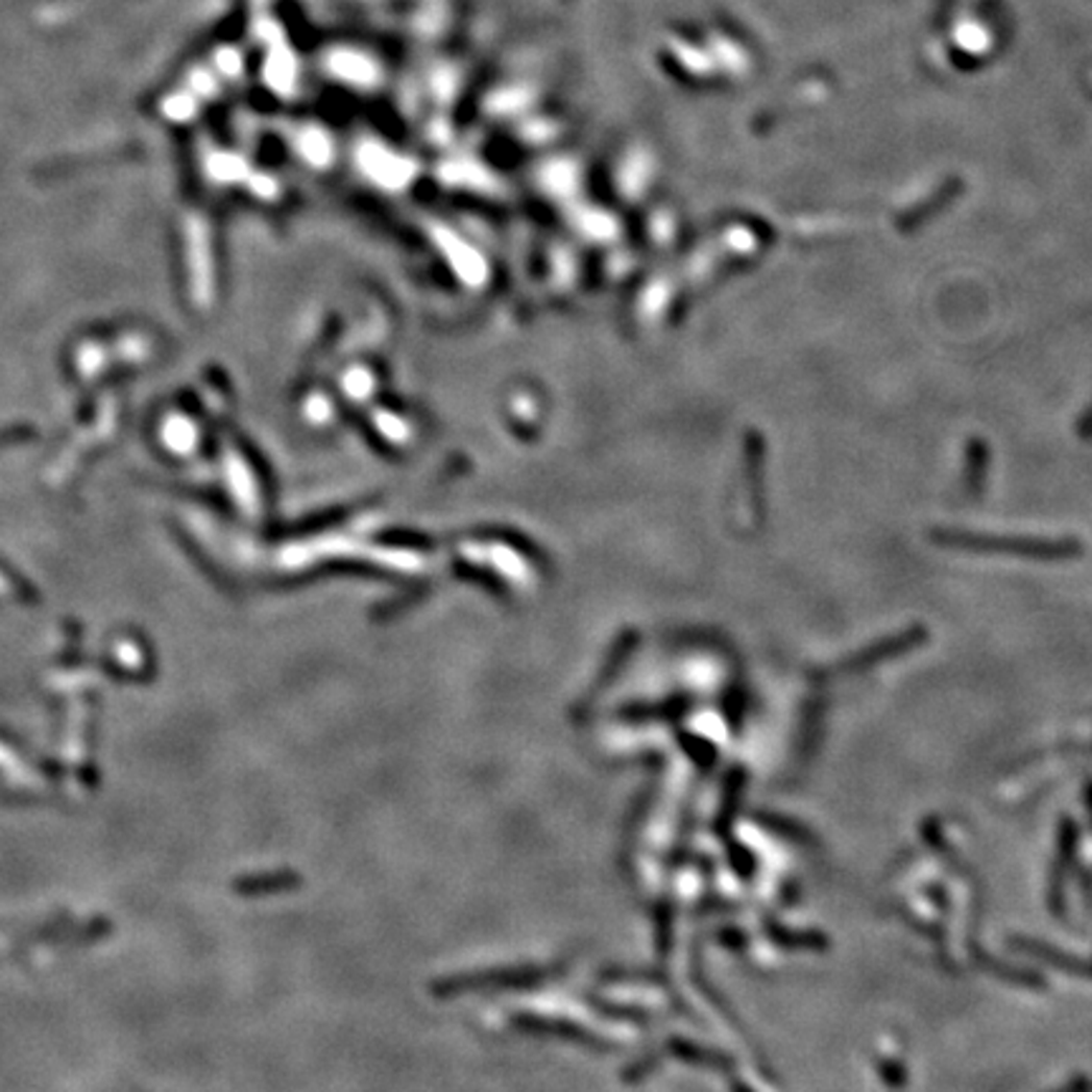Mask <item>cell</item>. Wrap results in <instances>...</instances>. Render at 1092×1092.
Instances as JSON below:
<instances>
[{
    "mask_svg": "<svg viewBox=\"0 0 1092 1092\" xmlns=\"http://www.w3.org/2000/svg\"><path fill=\"white\" fill-rule=\"evenodd\" d=\"M763 463H767L763 438L756 431H749L744 438V481L746 493H749V509L756 513L759 521L767 513V506H763V499H767V486H763L767 468H763Z\"/></svg>",
    "mask_w": 1092,
    "mask_h": 1092,
    "instance_id": "3957f363",
    "label": "cell"
},
{
    "mask_svg": "<svg viewBox=\"0 0 1092 1092\" xmlns=\"http://www.w3.org/2000/svg\"><path fill=\"white\" fill-rule=\"evenodd\" d=\"M936 547L953 549L969 554H996V557L1037 559V562H1067L1083 557V544L1070 536H1010V534H981L964 529H936L930 531Z\"/></svg>",
    "mask_w": 1092,
    "mask_h": 1092,
    "instance_id": "6da1fadb",
    "label": "cell"
},
{
    "mask_svg": "<svg viewBox=\"0 0 1092 1092\" xmlns=\"http://www.w3.org/2000/svg\"><path fill=\"white\" fill-rule=\"evenodd\" d=\"M1077 435H1079V438H1083V440H1090V438H1092V405H1090L1088 410H1085L1083 415H1079V420H1077Z\"/></svg>",
    "mask_w": 1092,
    "mask_h": 1092,
    "instance_id": "5b68a950",
    "label": "cell"
},
{
    "mask_svg": "<svg viewBox=\"0 0 1092 1092\" xmlns=\"http://www.w3.org/2000/svg\"><path fill=\"white\" fill-rule=\"evenodd\" d=\"M923 640H926V630L923 628H911V630L898 632V635H893V637H882V640H877L875 646L865 648L860 650V653L840 660L838 665H834V671H827V676H847V673L868 671V668H873L875 662L891 660V658H898V655L908 653V650L921 646Z\"/></svg>",
    "mask_w": 1092,
    "mask_h": 1092,
    "instance_id": "7a4b0ae2",
    "label": "cell"
},
{
    "mask_svg": "<svg viewBox=\"0 0 1092 1092\" xmlns=\"http://www.w3.org/2000/svg\"><path fill=\"white\" fill-rule=\"evenodd\" d=\"M989 463H992L989 445L978 438L969 440L964 456V493L969 499H978L984 493V488H987Z\"/></svg>",
    "mask_w": 1092,
    "mask_h": 1092,
    "instance_id": "277c9868",
    "label": "cell"
}]
</instances>
